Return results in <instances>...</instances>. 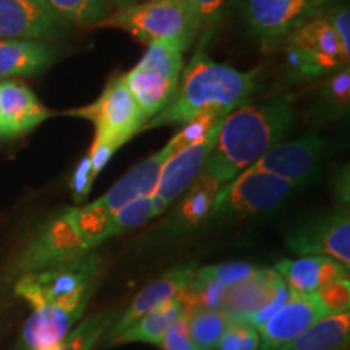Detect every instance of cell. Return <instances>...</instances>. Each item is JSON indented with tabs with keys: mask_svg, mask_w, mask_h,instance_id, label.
<instances>
[{
	"mask_svg": "<svg viewBox=\"0 0 350 350\" xmlns=\"http://www.w3.org/2000/svg\"><path fill=\"white\" fill-rule=\"evenodd\" d=\"M104 260L98 252L86 253L51 268L20 275L15 284V294L28 301L31 308L64 306L75 308L90 304L98 287Z\"/></svg>",
	"mask_w": 350,
	"mask_h": 350,
	"instance_id": "obj_4",
	"label": "cell"
},
{
	"mask_svg": "<svg viewBox=\"0 0 350 350\" xmlns=\"http://www.w3.org/2000/svg\"><path fill=\"white\" fill-rule=\"evenodd\" d=\"M325 0H245L243 13L255 36L269 47L321 12Z\"/></svg>",
	"mask_w": 350,
	"mask_h": 350,
	"instance_id": "obj_9",
	"label": "cell"
},
{
	"mask_svg": "<svg viewBox=\"0 0 350 350\" xmlns=\"http://www.w3.org/2000/svg\"><path fill=\"white\" fill-rule=\"evenodd\" d=\"M193 273V265L180 266V268L169 271V273L164 274L163 278H159L157 281L151 282L146 288H143L129 305V308L113 321L111 329H109L106 332V336L103 338V342H109V340L116 338L119 332L124 331L125 327L133 325V323L137 321L138 318H142L143 314L150 313L154 308H157V306L164 305L165 301L175 299L178 292H180V288L185 286L187 281L191 278Z\"/></svg>",
	"mask_w": 350,
	"mask_h": 350,
	"instance_id": "obj_20",
	"label": "cell"
},
{
	"mask_svg": "<svg viewBox=\"0 0 350 350\" xmlns=\"http://www.w3.org/2000/svg\"><path fill=\"white\" fill-rule=\"evenodd\" d=\"M185 49L174 41H154L133 68L124 73L131 96L146 122L170 103L183 70Z\"/></svg>",
	"mask_w": 350,
	"mask_h": 350,
	"instance_id": "obj_6",
	"label": "cell"
},
{
	"mask_svg": "<svg viewBox=\"0 0 350 350\" xmlns=\"http://www.w3.org/2000/svg\"><path fill=\"white\" fill-rule=\"evenodd\" d=\"M260 332L247 321H230L214 350H258Z\"/></svg>",
	"mask_w": 350,
	"mask_h": 350,
	"instance_id": "obj_31",
	"label": "cell"
},
{
	"mask_svg": "<svg viewBox=\"0 0 350 350\" xmlns=\"http://www.w3.org/2000/svg\"><path fill=\"white\" fill-rule=\"evenodd\" d=\"M106 2H107L111 7L116 8V10H119V8L133 5V3L142 2V0H106Z\"/></svg>",
	"mask_w": 350,
	"mask_h": 350,
	"instance_id": "obj_40",
	"label": "cell"
},
{
	"mask_svg": "<svg viewBox=\"0 0 350 350\" xmlns=\"http://www.w3.org/2000/svg\"><path fill=\"white\" fill-rule=\"evenodd\" d=\"M325 15L329 20V23L338 34V39L342 46L344 54L347 59H350V12L349 7L345 5H334L327 8Z\"/></svg>",
	"mask_w": 350,
	"mask_h": 350,
	"instance_id": "obj_35",
	"label": "cell"
},
{
	"mask_svg": "<svg viewBox=\"0 0 350 350\" xmlns=\"http://www.w3.org/2000/svg\"><path fill=\"white\" fill-rule=\"evenodd\" d=\"M55 59V47L41 39H0V78L33 77Z\"/></svg>",
	"mask_w": 350,
	"mask_h": 350,
	"instance_id": "obj_21",
	"label": "cell"
},
{
	"mask_svg": "<svg viewBox=\"0 0 350 350\" xmlns=\"http://www.w3.org/2000/svg\"><path fill=\"white\" fill-rule=\"evenodd\" d=\"M327 317L326 310L313 294L291 292L286 304L271 317L265 325L258 327L260 349L278 350L314 325L318 319Z\"/></svg>",
	"mask_w": 350,
	"mask_h": 350,
	"instance_id": "obj_14",
	"label": "cell"
},
{
	"mask_svg": "<svg viewBox=\"0 0 350 350\" xmlns=\"http://www.w3.org/2000/svg\"><path fill=\"white\" fill-rule=\"evenodd\" d=\"M326 103L331 104V107H338L339 111H344L349 106L350 99V72L349 65L345 68L331 77V80L325 86Z\"/></svg>",
	"mask_w": 350,
	"mask_h": 350,
	"instance_id": "obj_34",
	"label": "cell"
},
{
	"mask_svg": "<svg viewBox=\"0 0 350 350\" xmlns=\"http://www.w3.org/2000/svg\"><path fill=\"white\" fill-rule=\"evenodd\" d=\"M170 156L167 146L157 151L156 154L142 161V163L131 167L119 182H116L100 198L94 201L107 216H113L130 201L142 198V196H152L159 178L161 169L165 159Z\"/></svg>",
	"mask_w": 350,
	"mask_h": 350,
	"instance_id": "obj_18",
	"label": "cell"
},
{
	"mask_svg": "<svg viewBox=\"0 0 350 350\" xmlns=\"http://www.w3.org/2000/svg\"><path fill=\"white\" fill-rule=\"evenodd\" d=\"M116 319V313L112 312L91 314L73 327L62 342L51 350H94Z\"/></svg>",
	"mask_w": 350,
	"mask_h": 350,
	"instance_id": "obj_27",
	"label": "cell"
},
{
	"mask_svg": "<svg viewBox=\"0 0 350 350\" xmlns=\"http://www.w3.org/2000/svg\"><path fill=\"white\" fill-rule=\"evenodd\" d=\"M256 75L258 68L240 72L214 62L204 52H196L180 77L174 98L143 125V130L185 124L203 111H217L227 116L255 93Z\"/></svg>",
	"mask_w": 350,
	"mask_h": 350,
	"instance_id": "obj_2",
	"label": "cell"
},
{
	"mask_svg": "<svg viewBox=\"0 0 350 350\" xmlns=\"http://www.w3.org/2000/svg\"><path fill=\"white\" fill-rule=\"evenodd\" d=\"M288 42L305 52L312 78L349 65V59L344 54L338 34L332 29L325 12H319L295 28L288 36Z\"/></svg>",
	"mask_w": 350,
	"mask_h": 350,
	"instance_id": "obj_15",
	"label": "cell"
},
{
	"mask_svg": "<svg viewBox=\"0 0 350 350\" xmlns=\"http://www.w3.org/2000/svg\"><path fill=\"white\" fill-rule=\"evenodd\" d=\"M297 188L278 175L248 167L219 188L209 219H239L274 211Z\"/></svg>",
	"mask_w": 350,
	"mask_h": 350,
	"instance_id": "obj_7",
	"label": "cell"
},
{
	"mask_svg": "<svg viewBox=\"0 0 350 350\" xmlns=\"http://www.w3.org/2000/svg\"><path fill=\"white\" fill-rule=\"evenodd\" d=\"M219 125L214 126L208 137L201 139L200 143L175 152L165 159L159 178H157L156 190L152 193V203H154L157 216L164 213L175 200L180 198L188 187L196 180V177L203 172L208 157L216 144Z\"/></svg>",
	"mask_w": 350,
	"mask_h": 350,
	"instance_id": "obj_12",
	"label": "cell"
},
{
	"mask_svg": "<svg viewBox=\"0 0 350 350\" xmlns=\"http://www.w3.org/2000/svg\"><path fill=\"white\" fill-rule=\"evenodd\" d=\"M109 219L111 216L94 201L81 208L64 209L44 222L21 247L12 273L20 278L96 252L106 242L104 230Z\"/></svg>",
	"mask_w": 350,
	"mask_h": 350,
	"instance_id": "obj_3",
	"label": "cell"
},
{
	"mask_svg": "<svg viewBox=\"0 0 350 350\" xmlns=\"http://www.w3.org/2000/svg\"><path fill=\"white\" fill-rule=\"evenodd\" d=\"M68 23L46 0H0V39H52L67 33Z\"/></svg>",
	"mask_w": 350,
	"mask_h": 350,
	"instance_id": "obj_13",
	"label": "cell"
},
{
	"mask_svg": "<svg viewBox=\"0 0 350 350\" xmlns=\"http://www.w3.org/2000/svg\"><path fill=\"white\" fill-rule=\"evenodd\" d=\"M325 152V139L317 133H306L292 142L274 144L250 165V169L278 175L284 180L301 187L314 177Z\"/></svg>",
	"mask_w": 350,
	"mask_h": 350,
	"instance_id": "obj_11",
	"label": "cell"
},
{
	"mask_svg": "<svg viewBox=\"0 0 350 350\" xmlns=\"http://www.w3.org/2000/svg\"><path fill=\"white\" fill-rule=\"evenodd\" d=\"M188 7L193 12L200 29L204 26H213L221 16L226 0H187Z\"/></svg>",
	"mask_w": 350,
	"mask_h": 350,
	"instance_id": "obj_37",
	"label": "cell"
},
{
	"mask_svg": "<svg viewBox=\"0 0 350 350\" xmlns=\"http://www.w3.org/2000/svg\"><path fill=\"white\" fill-rule=\"evenodd\" d=\"M350 339V313L327 314L278 350H344Z\"/></svg>",
	"mask_w": 350,
	"mask_h": 350,
	"instance_id": "obj_23",
	"label": "cell"
},
{
	"mask_svg": "<svg viewBox=\"0 0 350 350\" xmlns=\"http://www.w3.org/2000/svg\"><path fill=\"white\" fill-rule=\"evenodd\" d=\"M282 279L274 269H260L255 275L227 286L222 292L219 310L230 321H247L261 310L282 286Z\"/></svg>",
	"mask_w": 350,
	"mask_h": 350,
	"instance_id": "obj_19",
	"label": "cell"
},
{
	"mask_svg": "<svg viewBox=\"0 0 350 350\" xmlns=\"http://www.w3.org/2000/svg\"><path fill=\"white\" fill-rule=\"evenodd\" d=\"M159 347L163 350H200L191 342L182 314L175 319L172 326L165 332L163 340L159 342Z\"/></svg>",
	"mask_w": 350,
	"mask_h": 350,
	"instance_id": "obj_36",
	"label": "cell"
},
{
	"mask_svg": "<svg viewBox=\"0 0 350 350\" xmlns=\"http://www.w3.org/2000/svg\"><path fill=\"white\" fill-rule=\"evenodd\" d=\"M116 151H117L116 146H112V144H109V143L99 142V139L94 138L93 146H91L90 152H88V154H90L91 169H93L94 178L98 177L100 172H103L109 161L112 159L113 152H116Z\"/></svg>",
	"mask_w": 350,
	"mask_h": 350,
	"instance_id": "obj_39",
	"label": "cell"
},
{
	"mask_svg": "<svg viewBox=\"0 0 350 350\" xmlns=\"http://www.w3.org/2000/svg\"><path fill=\"white\" fill-rule=\"evenodd\" d=\"M226 117V113H221L217 111H203L198 116L191 117L190 120L185 122V125L182 126L177 133L170 138V142L165 144L170 152V156L175 152L185 150L188 146H193V144L200 143L201 139H204L209 135L214 126L221 124L222 119Z\"/></svg>",
	"mask_w": 350,
	"mask_h": 350,
	"instance_id": "obj_30",
	"label": "cell"
},
{
	"mask_svg": "<svg viewBox=\"0 0 350 350\" xmlns=\"http://www.w3.org/2000/svg\"><path fill=\"white\" fill-rule=\"evenodd\" d=\"M65 23L78 26L99 25L111 13L106 0H46Z\"/></svg>",
	"mask_w": 350,
	"mask_h": 350,
	"instance_id": "obj_28",
	"label": "cell"
},
{
	"mask_svg": "<svg viewBox=\"0 0 350 350\" xmlns=\"http://www.w3.org/2000/svg\"><path fill=\"white\" fill-rule=\"evenodd\" d=\"M260 269L261 268L253 266L250 262L240 261V262H224V265L204 266V268L195 271V273L227 287L235 282L245 281V279L252 278V275H255Z\"/></svg>",
	"mask_w": 350,
	"mask_h": 350,
	"instance_id": "obj_32",
	"label": "cell"
},
{
	"mask_svg": "<svg viewBox=\"0 0 350 350\" xmlns=\"http://www.w3.org/2000/svg\"><path fill=\"white\" fill-rule=\"evenodd\" d=\"M88 305L75 308L64 306H41L34 308L26 319L20 336V350H51L70 334L81 321Z\"/></svg>",
	"mask_w": 350,
	"mask_h": 350,
	"instance_id": "obj_17",
	"label": "cell"
},
{
	"mask_svg": "<svg viewBox=\"0 0 350 350\" xmlns=\"http://www.w3.org/2000/svg\"><path fill=\"white\" fill-rule=\"evenodd\" d=\"M93 182H94V175H93V169H91L90 154H86L80 163H78L72 177V191H73V198H75L77 203H81V201L90 195Z\"/></svg>",
	"mask_w": 350,
	"mask_h": 350,
	"instance_id": "obj_38",
	"label": "cell"
},
{
	"mask_svg": "<svg viewBox=\"0 0 350 350\" xmlns=\"http://www.w3.org/2000/svg\"><path fill=\"white\" fill-rule=\"evenodd\" d=\"M326 260L327 256H300L297 260L279 261L273 269L291 292L313 294L323 286Z\"/></svg>",
	"mask_w": 350,
	"mask_h": 350,
	"instance_id": "obj_25",
	"label": "cell"
},
{
	"mask_svg": "<svg viewBox=\"0 0 350 350\" xmlns=\"http://www.w3.org/2000/svg\"><path fill=\"white\" fill-rule=\"evenodd\" d=\"M288 250L299 256H327L349 266L350 217L347 208L306 222L287 234Z\"/></svg>",
	"mask_w": 350,
	"mask_h": 350,
	"instance_id": "obj_10",
	"label": "cell"
},
{
	"mask_svg": "<svg viewBox=\"0 0 350 350\" xmlns=\"http://www.w3.org/2000/svg\"><path fill=\"white\" fill-rule=\"evenodd\" d=\"M294 124L295 112L287 98L242 104L222 119L203 170L224 185L281 143Z\"/></svg>",
	"mask_w": 350,
	"mask_h": 350,
	"instance_id": "obj_1",
	"label": "cell"
},
{
	"mask_svg": "<svg viewBox=\"0 0 350 350\" xmlns=\"http://www.w3.org/2000/svg\"><path fill=\"white\" fill-rule=\"evenodd\" d=\"M99 26L124 29L146 44L178 42L185 51L201 31L187 0H142L109 13Z\"/></svg>",
	"mask_w": 350,
	"mask_h": 350,
	"instance_id": "obj_5",
	"label": "cell"
},
{
	"mask_svg": "<svg viewBox=\"0 0 350 350\" xmlns=\"http://www.w3.org/2000/svg\"><path fill=\"white\" fill-rule=\"evenodd\" d=\"M183 306L177 299L165 301L164 305L157 306L152 312L143 314L133 325L125 327L116 338L103 344V347H113V345L131 344V342H146L159 345L164 334L172 326V323L182 314Z\"/></svg>",
	"mask_w": 350,
	"mask_h": 350,
	"instance_id": "obj_22",
	"label": "cell"
},
{
	"mask_svg": "<svg viewBox=\"0 0 350 350\" xmlns=\"http://www.w3.org/2000/svg\"><path fill=\"white\" fill-rule=\"evenodd\" d=\"M154 203H152V196H142L130 201L124 208L119 209L113 216L109 219L106 230H104V240L113 239L117 235L125 234V232L137 229V227L146 224L152 217H156Z\"/></svg>",
	"mask_w": 350,
	"mask_h": 350,
	"instance_id": "obj_29",
	"label": "cell"
},
{
	"mask_svg": "<svg viewBox=\"0 0 350 350\" xmlns=\"http://www.w3.org/2000/svg\"><path fill=\"white\" fill-rule=\"evenodd\" d=\"M314 295L318 297L319 304L326 310L327 314H338L349 312L350 305V286L349 279L336 281L319 287Z\"/></svg>",
	"mask_w": 350,
	"mask_h": 350,
	"instance_id": "obj_33",
	"label": "cell"
},
{
	"mask_svg": "<svg viewBox=\"0 0 350 350\" xmlns=\"http://www.w3.org/2000/svg\"><path fill=\"white\" fill-rule=\"evenodd\" d=\"M222 185L213 175L201 172L196 180L188 187V191L183 196L180 204L175 209L174 216L170 217L172 224L177 229H190V227L200 226L211 216L214 200L219 188Z\"/></svg>",
	"mask_w": 350,
	"mask_h": 350,
	"instance_id": "obj_24",
	"label": "cell"
},
{
	"mask_svg": "<svg viewBox=\"0 0 350 350\" xmlns=\"http://www.w3.org/2000/svg\"><path fill=\"white\" fill-rule=\"evenodd\" d=\"M93 122L96 139L109 143L117 150L146 124L142 109L131 96L124 75L112 78L104 91L90 106L67 112Z\"/></svg>",
	"mask_w": 350,
	"mask_h": 350,
	"instance_id": "obj_8",
	"label": "cell"
},
{
	"mask_svg": "<svg viewBox=\"0 0 350 350\" xmlns=\"http://www.w3.org/2000/svg\"><path fill=\"white\" fill-rule=\"evenodd\" d=\"M182 317L185 319V326L193 342L200 350H214L224 334L230 319L221 310L214 308H183Z\"/></svg>",
	"mask_w": 350,
	"mask_h": 350,
	"instance_id": "obj_26",
	"label": "cell"
},
{
	"mask_svg": "<svg viewBox=\"0 0 350 350\" xmlns=\"http://www.w3.org/2000/svg\"><path fill=\"white\" fill-rule=\"evenodd\" d=\"M49 117L28 86L16 80L0 81V139L23 137Z\"/></svg>",
	"mask_w": 350,
	"mask_h": 350,
	"instance_id": "obj_16",
	"label": "cell"
}]
</instances>
